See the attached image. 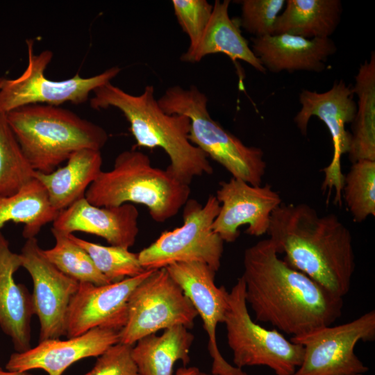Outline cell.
Returning <instances> with one entry per match:
<instances>
[{
  "mask_svg": "<svg viewBox=\"0 0 375 375\" xmlns=\"http://www.w3.org/2000/svg\"><path fill=\"white\" fill-rule=\"evenodd\" d=\"M278 255L269 238L244 252L245 299L256 321L292 337L332 325L342 315L343 298L333 295Z\"/></svg>",
  "mask_w": 375,
  "mask_h": 375,
  "instance_id": "1",
  "label": "cell"
},
{
  "mask_svg": "<svg viewBox=\"0 0 375 375\" xmlns=\"http://www.w3.org/2000/svg\"><path fill=\"white\" fill-rule=\"evenodd\" d=\"M267 234L290 267L338 297L347 294L356 267L353 238L335 214L319 215L306 203L282 202Z\"/></svg>",
  "mask_w": 375,
  "mask_h": 375,
  "instance_id": "2",
  "label": "cell"
},
{
  "mask_svg": "<svg viewBox=\"0 0 375 375\" xmlns=\"http://www.w3.org/2000/svg\"><path fill=\"white\" fill-rule=\"evenodd\" d=\"M90 105L94 110H119L130 124L136 145L162 149L170 160L167 169L180 182L189 185L194 177L212 174L208 156L189 140L190 119L165 112L155 98L153 85L133 95L109 82L93 91Z\"/></svg>",
  "mask_w": 375,
  "mask_h": 375,
  "instance_id": "3",
  "label": "cell"
},
{
  "mask_svg": "<svg viewBox=\"0 0 375 375\" xmlns=\"http://www.w3.org/2000/svg\"><path fill=\"white\" fill-rule=\"evenodd\" d=\"M6 115L31 167L44 174L56 169L75 151H101L108 139L102 127L60 106L31 104Z\"/></svg>",
  "mask_w": 375,
  "mask_h": 375,
  "instance_id": "4",
  "label": "cell"
},
{
  "mask_svg": "<svg viewBox=\"0 0 375 375\" xmlns=\"http://www.w3.org/2000/svg\"><path fill=\"white\" fill-rule=\"evenodd\" d=\"M190 194L188 185L167 169L153 167L145 153L131 149L119 153L110 170L100 172L85 198L99 207L144 205L153 220L160 223L176 215Z\"/></svg>",
  "mask_w": 375,
  "mask_h": 375,
  "instance_id": "5",
  "label": "cell"
},
{
  "mask_svg": "<svg viewBox=\"0 0 375 375\" xmlns=\"http://www.w3.org/2000/svg\"><path fill=\"white\" fill-rule=\"evenodd\" d=\"M168 114L183 115L190 120L189 140L208 157L223 166L232 177L253 186L262 185L267 164L262 150L245 145L209 114L208 99L195 85L169 88L158 99Z\"/></svg>",
  "mask_w": 375,
  "mask_h": 375,
  "instance_id": "6",
  "label": "cell"
},
{
  "mask_svg": "<svg viewBox=\"0 0 375 375\" xmlns=\"http://www.w3.org/2000/svg\"><path fill=\"white\" fill-rule=\"evenodd\" d=\"M228 302L224 324L235 366L241 369L265 366L276 375H293L302 362L303 347L287 340L276 329H267L252 319L242 276L228 292Z\"/></svg>",
  "mask_w": 375,
  "mask_h": 375,
  "instance_id": "7",
  "label": "cell"
},
{
  "mask_svg": "<svg viewBox=\"0 0 375 375\" xmlns=\"http://www.w3.org/2000/svg\"><path fill=\"white\" fill-rule=\"evenodd\" d=\"M220 204L209 195L204 206L189 199L183 206V224L162 232L157 240L138 253L145 270L165 268L177 262H199L217 272L221 266L224 242L212 230Z\"/></svg>",
  "mask_w": 375,
  "mask_h": 375,
  "instance_id": "8",
  "label": "cell"
},
{
  "mask_svg": "<svg viewBox=\"0 0 375 375\" xmlns=\"http://www.w3.org/2000/svg\"><path fill=\"white\" fill-rule=\"evenodd\" d=\"M26 43L27 67L18 77L3 78L0 88V114L31 104L60 106L66 102L83 103L92 92L110 82L121 71L116 66L88 78L76 74L65 80H50L46 78L44 72L52 60L53 52L44 50L35 54L33 40H26Z\"/></svg>",
  "mask_w": 375,
  "mask_h": 375,
  "instance_id": "9",
  "label": "cell"
},
{
  "mask_svg": "<svg viewBox=\"0 0 375 375\" xmlns=\"http://www.w3.org/2000/svg\"><path fill=\"white\" fill-rule=\"evenodd\" d=\"M198 316L190 300L166 268L154 269L131 292L119 342L134 345L140 339L175 326L191 328Z\"/></svg>",
  "mask_w": 375,
  "mask_h": 375,
  "instance_id": "10",
  "label": "cell"
},
{
  "mask_svg": "<svg viewBox=\"0 0 375 375\" xmlns=\"http://www.w3.org/2000/svg\"><path fill=\"white\" fill-rule=\"evenodd\" d=\"M375 340V310L352 321L292 337L303 347V358L293 375H363L369 370L355 353L358 342Z\"/></svg>",
  "mask_w": 375,
  "mask_h": 375,
  "instance_id": "11",
  "label": "cell"
},
{
  "mask_svg": "<svg viewBox=\"0 0 375 375\" xmlns=\"http://www.w3.org/2000/svg\"><path fill=\"white\" fill-rule=\"evenodd\" d=\"M353 88L342 80L335 82L332 88L324 92L303 90L299 94L301 109L294 121L303 135H307L308 124L311 117L322 120L330 132L333 146L331 162L322 171L324 178L322 185L323 192L330 194L335 192L334 203L341 206L344 174L341 168V158L347 153L351 142V133L345 125L353 122L357 109L353 99Z\"/></svg>",
  "mask_w": 375,
  "mask_h": 375,
  "instance_id": "12",
  "label": "cell"
},
{
  "mask_svg": "<svg viewBox=\"0 0 375 375\" xmlns=\"http://www.w3.org/2000/svg\"><path fill=\"white\" fill-rule=\"evenodd\" d=\"M19 256L22 267L33 280L32 299L40 322L39 342L66 336L67 310L79 282L63 274L45 257L36 238L26 240Z\"/></svg>",
  "mask_w": 375,
  "mask_h": 375,
  "instance_id": "13",
  "label": "cell"
},
{
  "mask_svg": "<svg viewBox=\"0 0 375 375\" xmlns=\"http://www.w3.org/2000/svg\"><path fill=\"white\" fill-rule=\"evenodd\" d=\"M171 277L190 300L202 319L208 339V349L212 359L211 373L215 375H249L228 362L220 353L216 329L224 323L228 307V292L215 283V272L199 262H177L165 267Z\"/></svg>",
  "mask_w": 375,
  "mask_h": 375,
  "instance_id": "14",
  "label": "cell"
},
{
  "mask_svg": "<svg viewBox=\"0 0 375 375\" xmlns=\"http://www.w3.org/2000/svg\"><path fill=\"white\" fill-rule=\"evenodd\" d=\"M215 197L220 208L212 230L228 243L238 239L240 227L245 224L250 235L267 233L271 215L282 203L280 194L269 184L253 186L233 177L219 183Z\"/></svg>",
  "mask_w": 375,
  "mask_h": 375,
  "instance_id": "15",
  "label": "cell"
},
{
  "mask_svg": "<svg viewBox=\"0 0 375 375\" xmlns=\"http://www.w3.org/2000/svg\"><path fill=\"white\" fill-rule=\"evenodd\" d=\"M152 271L145 270L138 276L104 285L79 282L67 310V338L97 327L120 331L126 323L131 292Z\"/></svg>",
  "mask_w": 375,
  "mask_h": 375,
  "instance_id": "16",
  "label": "cell"
},
{
  "mask_svg": "<svg viewBox=\"0 0 375 375\" xmlns=\"http://www.w3.org/2000/svg\"><path fill=\"white\" fill-rule=\"evenodd\" d=\"M119 342V331L97 327L76 337L62 340L49 339L35 347L12 353L6 369L29 372L35 369L49 375H62L73 363L89 357H98L110 346Z\"/></svg>",
  "mask_w": 375,
  "mask_h": 375,
  "instance_id": "17",
  "label": "cell"
},
{
  "mask_svg": "<svg viewBox=\"0 0 375 375\" xmlns=\"http://www.w3.org/2000/svg\"><path fill=\"white\" fill-rule=\"evenodd\" d=\"M139 212L132 203L118 206H96L84 197L60 211L52 228L73 234L83 232L105 239L111 246L132 247L139 233Z\"/></svg>",
  "mask_w": 375,
  "mask_h": 375,
  "instance_id": "18",
  "label": "cell"
},
{
  "mask_svg": "<svg viewBox=\"0 0 375 375\" xmlns=\"http://www.w3.org/2000/svg\"><path fill=\"white\" fill-rule=\"evenodd\" d=\"M20 267L19 253L11 251L0 232V327L10 338L15 352L31 348V322L35 315L32 294L14 278Z\"/></svg>",
  "mask_w": 375,
  "mask_h": 375,
  "instance_id": "19",
  "label": "cell"
},
{
  "mask_svg": "<svg viewBox=\"0 0 375 375\" xmlns=\"http://www.w3.org/2000/svg\"><path fill=\"white\" fill-rule=\"evenodd\" d=\"M251 49L265 69L272 72H319L336 46L329 38L307 39L282 33L253 38Z\"/></svg>",
  "mask_w": 375,
  "mask_h": 375,
  "instance_id": "20",
  "label": "cell"
},
{
  "mask_svg": "<svg viewBox=\"0 0 375 375\" xmlns=\"http://www.w3.org/2000/svg\"><path fill=\"white\" fill-rule=\"evenodd\" d=\"M101 151L84 149L73 153L67 164L44 174L35 172V178L45 188L51 206L60 212L85 197V192L101 170Z\"/></svg>",
  "mask_w": 375,
  "mask_h": 375,
  "instance_id": "21",
  "label": "cell"
},
{
  "mask_svg": "<svg viewBox=\"0 0 375 375\" xmlns=\"http://www.w3.org/2000/svg\"><path fill=\"white\" fill-rule=\"evenodd\" d=\"M229 4V0L215 1L211 17L198 44L192 51H186L181 60L195 62L207 55L221 53L232 60L244 61L256 70L265 73V68L254 55L238 26L230 18Z\"/></svg>",
  "mask_w": 375,
  "mask_h": 375,
  "instance_id": "22",
  "label": "cell"
},
{
  "mask_svg": "<svg viewBox=\"0 0 375 375\" xmlns=\"http://www.w3.org/2000/svg\"><path fill=\"white\" fill-rule=\"evenodd\" d=\"M194 335L183 326H175L145 336L133 346L132 357L140 375H172L174 365L190 363Z\"/></svg>",
  "mask_w": 375,
  "mask_h": 375,
  "instance_id": "23",
  "label": "cell"
},
{
  "mask_svg": "<svg viewBox=\"0 0 375 375\" xmlns=\"http://www.w3.org/2000/svg\"><path fill=\"white\" fill-rule=\"evenodd\" d=\"M340 0H288L277 18L274 35L286 33L307 39L327 38L338 26Z\"/></svg>",
  "mask_w": 375,
  "mask_h": 375,
  "instance_id": "24",
  "label": "cell"
},
{
  "mask_svg": "<svg viewBox=\"0 0 375 375\" xmlns=\"http://www.w3.org/2000/svg\"><path fill=\"white\" fill-rule=\"evenodd\" d=\"M353 88L358 98L349 151L353 163L375 160V53L360 65Z\"/></svg>",
  "mask_w": 375,
  "mask_h": 375,
  "instance_id": "25",
  "label": "cell"
},
{
  "mask_svg": "<svg viewBox=\"0 0 375 375\" xmlns=\"http://www.w3.org/2000/svg\"><path fill=\"white\" fill-rule=\"evenodd\" d=\"M58 212L51 206L44 186L34 178L18 192L0 197V232L8 222L22 223L23 237L26 240L35 238Z\"/></svg>",
  "mask_w": 375,
  "mask_h": 375,
  "instance_id": "26",
  "label": "cell"
},
{
  "mask_svg": "<svg viewBox=\"0 0 375 375\" xmlns=\"http://www.w3.org/2000/svg\"><path fill=\"white\" fill-rule=\"evenodd\" d=\"M51 231L55 245L43 249V253L56 268L78 282L95 285L111 283L97 269L88 252L70 238L69 234L52 228Z\"/></svg>",
  "mask_w": 375,
  "mask_h": 375,
  "instance_id": "27",
  "label": "cell"
},
{
  "mask_svg": "<svg viewBox=\"0 0 375 375\" xmlns=\"http://www.w3.org/2000/svg\"><path fill=\"white\" fill-rule=\"evenodd\" d=\"M31 167L14 135L6 114H0V197L18 192L35 178Z\"/></svg>",
  "mask_w": 375,
  "mask_h": 375,
  "instance_id": "28",
  "label": "cell"
},
{
  "mask_svg": "<svg viewBox=\"0 0 375 375\" xmlns=\"http://www.w3.org/2000/svg\"><path fill=\"white\" fill-rule=\"evenodd\" d=\"M342 197L354 222L375 216V160L352 163L344 177Z\"/></svg>",
  "mask_w": 375,
  "mask_h": 375,
  "instance_id": "29",
  "label": "cell"
},
{
  "mask_svg": "<svg viewBox=\"0 0 375 375\" xmlns=\"http://www.w3.org/2000/svg\"><path fill=\"white\" fill-rule=\"evenodd\" d=\"M70 238L84 249L97 269L111 283L143 273L138 253L120 247L103 246L69 234Z\"/></svg>",
  "mask_w": 375,
  "mask_h": 375,
  "instance_id": "30",
  "label": "cell"
},
{
  "mask_svg": "<svg viewBox=\"0 0 375 375\" xmlns=\"http://www.w3.org/2000/svg\"><path fill=\"white\" fill-rule=\"evenodd\" d=\"M241 25L255 38L273 35L284 0H244L242 1Z\"/></svg>",
  "mask_w": 375,
  "mask_h": 375,
  "instance_id": "31",
  "label": "cell"
},
{
  "mask_svg": "<svg viewBox=\"0 0 375 375\" xmlns=\"http://www.w3.org/2000/svg\"><path fill=\"white\" fill-rule=\"evenodd\" d=\"M175 15L190 39L188 52L198 44L208 24L212 6L206 0H173Z\"/></svg>",
  "mask_w": 375,
  "mask_h": 375,
  "instance_id": "32",
  "label": "cell"
},
{
  "mask_svg": "<svg viewBox=\"0 0 375 375\" xmlns=\"http://www.w3.org/2000/svg\"><path fill=\"white\" fill-rule=\"evenodd\" d=\"M133 345L118 342L110 346L84 375H140L132 357Z\"/></svg>",
  "mask_w": 375,
  "mask_h": 375,
  "instance_id": "33",
  "label": "cell"
},
{
  "mask_svg": "<svg viewBox=\"0 0 375 375\" xmlns=\"http://www.w3.org/2000/svg\"><path fill=\"white\" fill-rule=\"evenodd\" d=\"M199 369L196 367H179L176 372V375H197Z\"/></svg>",
  "mask_w": 375,
  "mask_h": 375,
  "instance_id": "34",
  "label": "cell"
},
{
  "mask_svg": "<svg viewBox=\"0 0 375 375\" xmlns=\"http://www.w3.org/2000/svg\"><path fill=\"white\" fill-rule=\"evenodd\" d=\"M0 375H33L28 372H13V371H4L0 367Z\"/></svg>",
  "mask_w": 375,
  "mask_h": 375,
  "instance_id": "35",
  "label": "cell"
},
{
  "mask_svg": "<svg viewBox=\"0 0 375 375\" xmlns=\"http://www.w3.org/2000/svg\"><path fill=\"white\" fill-rule=\"evenodd\" d=\"M197 375H215V374H212V373H211V374H207V373L202 372H200V371H199V372L197 373Z\"/></svg>",
  "mask_w": 375,
  "mask_h": 375,
  "instance_id": "36",
  "label": "cell"
},
{
  "mask_svg": "<svg viewBox=\"0 0 375 375\" xmlns=\"http://www.w3.org/2000/svg\"><path fill=\"white\" fill-rule=\"evenodd\" d=\"M3 78H0V88H1V85H2Z\"/></svg>",
  "mask_w": 375,
  "mask_h": 375,
  "instance_id": "37",
  "label": "cell"
}]
</instances>
